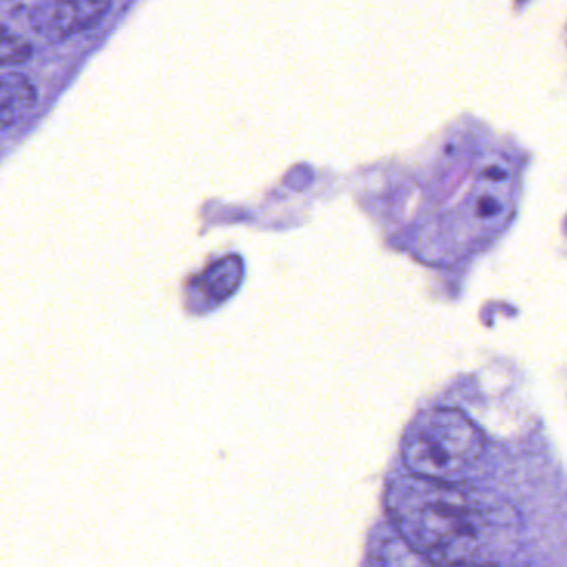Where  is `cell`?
Masks as SVG:
<instances>
[{
    "label": "cell",
    "instance_id": "obj_4",
    "mask_svg": "<svg viewBox=\"0 0 567 567\" xmlns=\"http://www.w3.org/2000/svg\"><path fill=\"white\" fill-rule=\"evenodd\" d=\"M38 92L25 75L4 72L0 78V121L8 128L34 107Z\"/></svg>",
    "mask_w": 567,
    "mask_h": 567
},
{
    "label": "cell",
    "instance_id": "obj_7",
    "mask_svg": "<svg viewBox=\"0 0 567 567\" xmlns=\"http://www.w3.org/2000/svg\"><path fill=\"white\" fill-rule=\"evenodd\" d=\"M501 205L496 198L493 197H483L477 200L476 204V217L480 218H489L494 217V215L499 214Z\"/></svg>",
    "mask_w": 567,
    "mask_h": 567
},
{
    "label": "cell",
    "instance_id": "obj_2",
    "mask_svg": "<svg viewBox=\"0 0 567 567\" xmlns=\"http://www.w3.org/2000/svg\"><path fill=\"white\" fill-rule=\"evenodd\" d=\"M484 453V437L476 424L453 408L424 411L408 427L404 464L414 477L461 484Z\"/></svg>",
    "mask_w": 567,
    "mask_h": 567
},
{
    "label": "cell",
    "instance_id": "obj_1",
    "mask_svg": "<svg viewBox=\"0 0 567 567\" xmlns=\"http://www.w3.org/2000/svg\"><path fill=\"white\" fill-rule=\"evenodd\" d=\"M390 507L404 543L434 566H499L519 536L507 501L463 484L408 477L394 484Z\"/></svg>",
    "mask_w": 567,
    "mask_h": 567
},
{
    "label": "cell",
    "instance_id": "obj_3",
    "mask_svg": "<svg viewBox=\"0 0 567 567\" xmlns=\"http://www.w3.org/2000/svg\"><path fill=\"white\" fill-rule=\"evenodd\" d=\"M111 9L105 0L79 2H38L29 6L28 18L32 29L49 41H64L79 32L95 28Z\"/></svg>",
    "mask_w": 567,
    "mask_h": 567
},
{
    "label": "cell",
    "instance_id": "obj_8",
    "mask_svg": "<svg viewBox=\"0 0 567 567\" xmlns=\"http://www.w3.org/2000/svg\"><path fill=\"white\" fill-rule=\"evenodd\" d=\"M460 567H501V566H496V564H484V566H460Z\"/></svg>",
    "mask_w": 567,
    "mask_h": 567
},
{
    "label": "cell",
    "instance_id": "obj_6",
    "mask_svg": "<svg viewBox=\"0 0 567 567\" xmlns=\"http://www.w3.org/2000/svg\"><path fill=\"white\" fill-rule=\"evenodd\" d=\"M32 55L31 42L25 41L21 35L12 32L8 25L0 28V64H22Z\"/></svg>",
    "mask_w": 567,
    "mask_h": 567
},
{
    "label": "cell",
    "instance_id": "obj_5",
    "mask_svg": "<svg viewBox=\"0 0 567 567\" xmlns=\"http://www.w3.org/2000/svg\"><path fill=\"white\" fill-rule=\"evenodd\" d=\"M373 567H434V564L404 540H390L374 557Z\"/></svg>",
    "mask_w": 567,
    "mask_h": 567
}]
</instances>
